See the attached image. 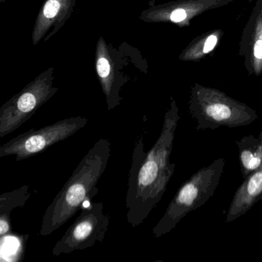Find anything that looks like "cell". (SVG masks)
<instances>
[{
	"instance_id": "16",
	"label": "cell",
	"mask_w": 262,
	"mask_h": 262,
	"mask_svg": "<svg viewBox=\"0 0 262 262\" xmlns=\"http://www.w3.org/2000/svg\"><path fill=\"white\" fill-rule=\"evenodd\" d=\"M6 1V0H0V3H2V2Z\"/></svg>"
},
{
	"instance_id": "9",
	"label": "cell",
	"mask_w": 262,
	"mask_h": 262,
	"mask_svg": "<svg viewBox=\"0 0 262 262\" xmlns=\"http://www.w3.org/2000/svg\"><path fill=\"white\" fill-rule=\"evenodd\" d=\"M259 201H262V163L258 169L245 178L237 189L226 215V223L238 219Z\"/></svg>"
},
{
	"instance_id": "8",
	"label": "cell",
	"mask_w": 262,
	"mask_h": 262,
	"mask_svg": "<svg viewBox=\"0 0 262 262\" xmlns=\"http://www.w3.org/2000/svg\"><path fill=\"white\" fill-rule=\"evenodd\" d=\"M238 54L249 75L262 74V10L256 1L239 43Z\"/></svg>"
},
{
	"instance_id": "3",
	"label": "cell",
	"mask_w": 262,
	"mask_h": 262,
	"mask_svg": "<svg viewBox=\"0 0 262 262\" xmlns=\"http://www.w3.org/2000/svg\"><path fill=\"white\" fill-rule=\"evenodd\" d=\"M226 166L223 158L215 159L185 182L167 206L164 215L154 226L152 235L160 238L172 232L185 216L206 204L214 195Z\"/></svg>"
},
{
	"instance_id": "13",
	"label": "cell",
	"mask_w": 262,
	"mask_h": 262,
	"mask_svg": "<svg viewBox=\"0 0 262 262\" xmlns=\"http://www.w3.org/2000/svg\"><path fill=\"white\" fill-rule=\"evenodd\" d=\"M97 70L101 78H105L110 74L111 67L108 61L106 58H101L97 63Z\"/></svg>"
},
{
	"instance_id": "6",
	"label": "cell",
	"mask_w": 262,
	"mask_h": 262,
	"mask_svg": "<svg viewBox=\"0 0 262 262\" xmlns=\"http://www.w3.org/2000/svg\"><path fill=\"white\" fill-rule=\"evenodd\" d=\"M79 216L52 249L54 256L69 255L75 251L85 250L97 243H102L109 227L110 219L104 213L102 203H93L81 209Z\"/></svg>"
},
{
	"instance_id": "11",
	"label": "cell",
	"mask_w": 262,
	"mask_h": 262,
	"mask_svg": "<svg viewBox=\"0 0 262 262\" xmlns=\"http://www.w3.org/2000/svg\"><path fill=\"white\" fill-rule=\"evenodd\" d=\"M240 167L243 177L259 168L262 163V132L259 135H249L236 141Z\"/></svg>"
},
{
	"instance_id": "14",
	"label": "cell",
	"mask_w": 262,
	"mask_h": 262,
	"mask_svg": "<svg viewBox=\"0 0 262 262\" xmlns=\"http://www.w3.org/2000/svg\"><path fill=\"white\" fill-rule=\"evenodd\" d=\"M186 18V12L183 9H177L172 12L170 15V19L175 23L183 21Z\"/></svg>"
},
{
	"instance_id": "7",
	"label": "cell",
	"mask_w": 262,
	"mask_h": 262,
	"mask_svg": "<svg viewBox=\"0 0 262 262\" xmlns=\"http://www.w3.org/2000/svg\"><path fill=\"white\" fill-rule=\"evenodd\" d=\"M53 92L41 76L0 108V139L18 129L49 100Z\"/></svg>"
},
{
	"instance_id": "4",
	"label": "cell",
	"mask_w": 262,
	"mask_h": 262,
	"mask_svg": "<svg viewBox=\"0 0 262 262\" xmlns=\"http://www.w3.org/2000/svg\"><path fill=\"white\" fill-rule=\"evenodd\" d=\"M190 113L196 122V130L238 128L249 126L258 118L256 111L216 89H203L195 92Z\"/></svg>"
},
{
	"instance_id": "10",
	"label": "cell",
	"mask_w": 262,
	"mask_h": 262,
	"mask_svg": "<svg viewBox=\"0 0 262 262\" xmlns=\"http://www.w3.org/2000/svg\"><path fill=\"white\" fill-rule=\"evenodd\" d=\"M30 196L29 186H23L0 195V238L12 233V212L18 208L24 207Z\"/></svg>"
},
{
	"instance_id": "5",
	"label": "cell",
	"mask_w": 262,
	"mask_h": 262,
	"mask_svg": "<svg viewBox=\"0 0 262 262\" xmlns=\"http://www.w3.org/2000/svg\"><path fill=\"white\" fill-rule=\"evenodd\" d=\"M88 123V118L77 116L64 118L40 129H32L0 146V158L15 155L16 161L30 158L75 135Z\"/></svg>"
},
{
	"instance_id": "15",
	"label": "cell",
	"mask_w": 262,
	"mask_h": 262,
	"mask_svg": "<svg viewBox=\"0 0 262 262\" xmlns=\"http://www.w3.org/2000/svg\"><path fill=\"white\" fill-rule=\"evenodd\" d=\"M257 2H258V3H259L260 6H261V9L262 10V0H256Z\"/></svg>"
},
{
	"instance_id": "12",
	"label": "cell",
	"mask_w": 262,
	"mask_h": 262,
	"mask_svg": "<svg viewBox=\"0 0 262 262\" xmlns=\"http://www.w3.org/2000/svg\"><path fill=\"white\" fill-rule=\"evenodd\" d=\"M60 7L61 5L58 0H48L43 6L41 13L42 18H38L37 23L41 20L52 19L55 18L59 12Z\"/></svg>"
},
{
	"instance_id": "1",
	"label": "cell",
	"mask_w": 262,
	"mask_h": 262,
	"mask_svg": "<svg viewBox=\"0 0 262 262\" xmlns=\"http://www.w3.org/2000/svg\"><path fill=\"white\" fill-rule=\"evenodd\" d=\"M180 120L178 109L172 104L165 114L160 136L147 153L143 136L136 138L125 199L127 223L131 227H138L147 218L167 189L175 172L170 155Z\"/></svg>"
},
{
	"instance_id": "2",
	"label": "cell",
	"mask_w": 262,
	"mask_h": 262,
	"mask_svg": "<svg viewBox=\"0 0 262 262\" xmlns=\"http://www.w3.org/2000/svg\"><path fill=\"white\" fill-rule=\"evenodd\" d=\"M110 156L111 143L107 138H101L91 148L45 212L40 235L53 233L81 210L84 201H92Z\"/></svg>"
}]
</instances>
